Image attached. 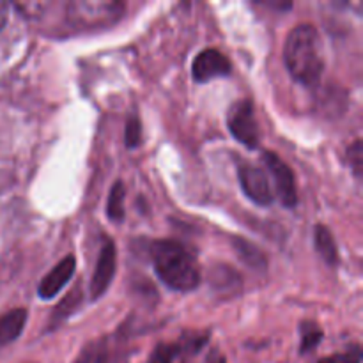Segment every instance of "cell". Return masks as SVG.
Listing matches in <instances>:
<instances>
[{
	"label": "cell",
	"instance_id": "cell-1",
	"mask_svg": "<svg viewBox=\"0 0 363 363\" xmlns=\"http://www.w3.org/2000/svg\"><path fill=\"white\" fill-rule=\"evenodd\" d=\"M284 60L291 77L301 85H315L325 71L323 43L314 25L301 23L289 32L284 46Z\"/></svg>",
	"mask_w": 363,
	"mask_h": 363
},
{
	"label": "cell",
	"instance_id": "cell-2",
	"mask_svg": "<svg viewBox=\"0 0 363 363\" xmlns=\"http://www.w3.org/2000/svg\"><path fill=\"white\" fill-rule=\"evenodd\" d=\"M158 279L169 289L190 293L201 284V268L186 247L172 240H158L149 248Z\"/></svg>",
	"mask_w": 363,
	"mask_h": 363
},
{
	"label": "cell",
	"instance_id": "cell-3",
	"mask_svg": "<svg viewBox=\"0 0 363 363\" xmlns=\"http://www.w3.org/2000/svg\"><path fill=\"white\" fill-rule=\"evenodd\" d=\"M124 4L116 0H73L67 4V18L77 27H105L123 16Z\"/></svg>",
	"mask_w": 363,
	"mask_h": 363
},
{
	"label": "cell",
	"instance_id": "cell-4",
	"mask_svg": "<svg viewBox=\"0 0 363 363\" xmlns=\"http://www.w3.org/2000/svg\"><path fill=\"white\" fill-rule=\"evenodd\" d=\"M227 126L233 137L248 149H255L261 142L257 117H255L254 103L250 99H240L233 103L227 112Z\"/></svg>",
	"mask_w": 363,
	"mask_h": 363
},
{
	"label": "cell",
	"instance_id": "cell-5",
	"mask_svg": "<svg viewBox=\"0 0 363 363\" xmlns=\"http://www.w3.org/2000/svg\"><path fill=\"white\" fill-rule=\"evenodd\" d=\"M206 342V333H186L179 342L158 344L147 363H188L191 354L199 353Z\"/></svg>",
	"mask_w": 363,
	"mask_h": 363
},
{
	"label": "cell",
	"instance_id": "cell-6",
	"mask_svg": "<svg viewBox=\"0 0 363 363\" xmlns=\"http://www.w3.org/2000/svg\"><path fill=\"white\" fill-rule=\"evenodd\" d=\"M262 162H264L266 169L269 170L273 181H275V191L279 201L282 202L284 208H294L298 204V194L293 170L272 151H266L262 155Z\"/></svg>",
	"mask_w": 363,
	"mask_h": 363
},
{
	"label": "cell",
	"instance_id": "cell-7",
	"mask_svg": "<svg viewBox=\"0 0 363 363\" xmlns=\"http://www.w3.org/2000/svg\"><path fill=\"white\" fill-rule=\"evenodd\" d=\"M238 176L247 197L259 206H269L273 202V190L269 184L268 176L259 167L250 163H240L238 165Z\"/></svg>",
	"mask_w": 363,
	"mask_h": 363
},
{
	"label": "cell",
	"instance_id": "cell-8",
	"mask_svg": "<svg viewBox=\"0 0 363 363\" xmlns=\"http://www.w3.org/2000/svg\"><path fill=\"white\" fill-rule=\"evenodd\" d=\"M117 268V250L112 240H105L101 250H99L96 269L91 279V298L99 300L112 284Z\"/></svg>",
	"mask_w": 363,
	"mask_h": 363
},
{
	"label": "cell",
	"instance_id": "cell-9",
	"mask_svg": "<svg viewBox=\"0 0 363 363\" xmlns=\"http://www.w3.org/2000/svg\"><path fill=\"white\" fill-rule=\"evenodd\" d=\"M233 73V64L223 55L222 52L215 48H208L195 57L191 64V74L195 82L204 84V82L215 80V78L229 77Z\"/></svg>",
	"mask_w": 363,
	"mask_h": 363
},
{
	"label": "cell",
	"instance_id": "cell-10",
	"mask_svg": "<svg viewBox=\"0 0 363 363\" xmlns=\"http://www.w3.org/2000/svg\"><path fill=\"white\" fill-rule=\"evenodd\" d=\"M74 269H77V259L73 255H67L59 264L53 266L48 275L39 284V298L41 300H52V298H55L66 287V284H69V280L73 279Z\"/></svg>",
	"mask_w": 363,
	"mask_h": 363
},
{
	"label": "cell",
	"instance_id": "cell-11",
	"mask_svg": "<svg viewBox=\"0 0 363 363\" xmlns=\"http://www.w3.org/2000/svg\"><path fill=\"white\" fill-rule=\"evenodd\" d=\"M27 325V311L25 308H14L0 315V347L13 344L23 332Z\"/></svg>",
	"mask_w": 363,
	"mask_h": 363
},
{
	"label": "cell",
	"instance_id": "cell-12",
	"mask_svg": "<svg viewBox=\"0 0 363 363\" xmlns=\"http://www.w3.org/2000/svg\"><path fill=\"white\" fill-rule=\"evenodd\" d=\"M113 358L116 354H113L108 339H99L89 342L73 363H113Z\"/></svg>",
	"mask_w": 363,
	"mask_h": 363
},
{
	"label": "cell",
	"instance_id": "cell-13",
	"mask_svg": "<svg viewBox=\"0 0 363 363\" xmlns=\"http://www.w3.org/2000/svg\"><path fill=\"white\" fill-rule=\"evenodd\" d=\"M314 245L318 254L326 261V264L330 266L339 264V250H337V245L335 241H333L332 233H330L325 225L315 227Z\"/></svg>",
	"mask_w": 363,
	"mask_h": 363
},
{
	"label": "cell",
	"instance_id": "cell-14",
	"mask_svg": "<svg viewBox=\"0 0 363 363\" xmlns=\"http://www.w3.org/2000/svg\"><path fill=\"white\" fill-rule=\"evenodd\" d=\"M124 195H126V188L121 181H117L110 190L108 202H106V216L116 223L124 220Z\"/></svg>",
	"mask_w": 363,
	"mask_h": 363
},
{
	"label": "cell",
	"instance_id": "cell-15",
	"mask_svg": "<svg viewBox=\"0 0 363 363\" xmlns=\"http://www.w3.org/2000/svg\"><path fill=\"white\" fill-rule=\"evenodd\" d=\"M321 340H323V330L319 328L315 323H303V325H301V346H300L301 354L315 350Z\"/></svg>",
	"mask_w": 363,
	"mask_h": 363
},
{
	"label": "cell",
	"instance_id": "cell-16",
	"mask_svg": "<svg viewBox=\"0 0 363 363\" xmlns=\"http://www.w3.org/2000/svg\"><path fill=\"white\" fill-rule=\"evenodd\" d=\"M128 147H138L142 142V124L137 116H131L126 123V133H124Z\"/></svg>",
	"mask_w": 363,
	"mask_h": 363
},
{
	"label": "cell",
	"instance_id": "cell-17",
	"mask_svg": "<svg viewBox=\"0 0 363 363\" xmlns=\"http://www.w3.org/2000/svg\"><path fill=\"white\" fill-rule=\"evenodd\" d=\"M360 362H362V350L358 344H354V346H351L346 353L323 358L319 363H360Z\"/></svg>",
	"mask_w": 363,
	"mask_h": 363
},
{
	"label": "cell",
	"instance_id": "cell-18",
	"mask_svg": "<svg viewBox=\"0 0 363 363\" xmlns=\"http://www.w3.org/2000/svg\"><path fill=\"white\" fill-rule=\"evenodd\" d=\"M362 142L357 140L347 151V160H350L351 167H353V172L360 177L362 174Z\"/></svg>",
	"mask_w": 363,
	"mask_h": 363
},
{
	"label": "cell",
	"instance_id": "cell-19",
	"mask_svg": "<svg viewBox=\"0 0 363 363\" xmlns=\"http://www.w3.org/2000/svg\"><path fill=\"white\" fill-rule=\"evenodd\" d=\"M7 18H9V4L2 2V0H0V30L6 27Z\"/></svg>",
	"mask_w": 363,
	"mask_h": 363
},
{
	"label": "cell",
	"instance_id": "cell-20",
	"mask_svg": "<svg viewBox=\"0 0 363 363\" xmlns=\"http://www.w3.org/2000/svg\"><path fill=\"white\" fill-rule=\"evenodd\" d=\"M218 363H225V362H223V360H220V362H218Z\"/></svg>",
	"mask_w": 363,
	"mask_h": 363
}]
</instances>
